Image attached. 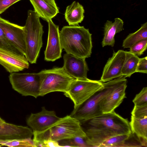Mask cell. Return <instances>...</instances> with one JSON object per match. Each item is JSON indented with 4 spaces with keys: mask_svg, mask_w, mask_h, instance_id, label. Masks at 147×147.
<instances>
[{
    "mask_svg": "<svg viewBox=\"0 0 147 147\" xmlns=\"http://www.w3.org/2000/svg\"><path fill=\"white\" fill-rule=\"evenodd\" d=\"M40 17L34 11L29 10L24 26L25 32L26 53L25 56L31 64L36 63L42 46L44 32Z\"/></svg>",
    "mask_w": 147,
    "mask_h": 147,
    "instance_id": "cell-5",
    "label": "cell"
},
{
    "mask_svg": "<svg viewBox=\"0 0 147 147\" xmlns=\"http://www.w3.org/2000/svg\"><path fill=\"white\" fill-rule=\"evenodd\" d=\"M63 67L70 76L77 79H86L88 68L85 59L65 53L63 56Z\"/></svg>",
    "mask_w": 147,
    "mask_h": 147,
    "instance_id": "cell-14",
    "label": "cell"
},
{
    "mask_svg": "<svg viewBox=\"0 0 147 147\" xmlns=\"http://www.w3.org/2000/svg\"><path fill=\"white\" fill-rule=\"evenodd\" d=\"M136 72L147 73V57L139 59Z\"/></svg>",
    "mask_w": 147,
    "mask_h": 147,
    "instance_id": "cell-30",
    "label": "cell"
},
{
    "mask_svg": "<svg viewBox=\"0 0 147 147\" xmlns=\"http://www.w3.org/2000/svg\"><path fill=\"white\" fill-rule=\"evenodd\" d=\"M34 11L42 19L47 22L59 13L57 8L44 0H29Z\"/></svg>",
    "mask_w": 147,
    "mask_h": 147,
    "instance_id": "cell-18",
    "label": "cell"
},
{
    "mask_svg": "<svg viewBox=\"0 0 147 147\" xmlns=\"http://www.w3.org/2000/svg\"><path fill=\"white\" fill-rule=\"evenodd\" d=\"M60 147H89L87 143L86 138L76 137L58 141Z\"/></svg>",
    "mask_w": 147,
    "mask_h": 147,
    "instance_id": "cell-25",
    "label": "cell"
},
{
    "mask_svg": "<svg viewBox=\"0 0 147 147\" xmlns=\"http://www.w3.org/2000/svg\"><path fill=\"white\" fill-rule=\"evenodd\" d=\"M21 0H0V14L4 12L11 6Z\"/></svg>",
    "mask_w": 147,
    "mask_h": 147,
    "instance_id": "cell-31",
    "label": "cell"
},
{
    "mask_svg": "<svg viewBox=\"0 0 147 147\" xmlns=\"http://www.w3.org/2000/svg\"><path fill=\"white\" fill-rule=\"evenodd\" d=\"M32 136V130L28 127L6 122L0 124V140L31 138Z\"/></svg>",
    "mask_w": 147,
    "mask_h": 147,
    "instance_id": "cell-16",
    "label": "cell"
},
{
    "mask_svg": "<svg viewBox=\"0 0 147 147\" xmlns=\"http://www.w3.org/2000/svg\"><path fill=\"white\" fill-rule=\"evenodd\" d=\"M55 7H58L57 5L55 0H44Z\"/></svg>",
    "mask_w": 147,
    "mask_h": 147,
    "instance_id": "cell-33",
    "label": "cell"
},
{
    "mask_svg": "<svg viewBox=\"0 0 147 147\" xmlns=\"http://www.w3.org/2000/svg\"><path fill=\"white\" fill-rule=\"evenodd\" d=\"M42 77L41 71L38 73H11L9 76L13 88L22 96H30L36 98L39 96Z\"/></svg>",
    "mask_w": 147,
    "mask_h": 147,
    "instance_id": "cell-8",
    "label": "cell"
},
{
    "mask_svg": "<svg viewBox=\"0 0 147 147\" xmlns=\"http://www.w3.org/2000/svg\"><path fill=\"white\" fill-rule=\"evenodd\" d=\"M132 101L134 106H141L147 104V87H144L136 95Z\"/></svg>",
    "mask_w": 147,
    "mask_h": 147,
    "instance_id": "cell-28",
    "label": "cell"
},
{
    "mask_svg": "<svg viewBox=\"0 0 147 147\" xmlns=\"http://www.w3.org/2000/svg\"><path fill=\"white\" fill-rule=\"evenodd\" d=\"M0 27L12 44L25 56L26 47L24 26L11 23L0 17Z\"/></svg>",
    "mask_w": 147,
    "mask_h": 147,
    "instance_id": "cell-9",
    "label": "cell"
},
{
    "mask_svg": "<svg viewBox=\"0 0 147 147\" xmlns=\"http://www.w3.org/2000/svg\"><path fill=\"white\" fill-rule=\"evenodd\" d=\"M147 48V38L142 40L136 43L129 48V52L138 56L143 54Z\"/></svg>",
    "mask_w": 147,
    "mask_h": 147,
    "instance_id": "cell-27",
    "label": "cell"
},
{
    "mask_svg": "<svg viewBox=\"0 0 147 147\" xmlns=\"http://www.w3.org/2000/svg\"><path fill=\"white\" fill-rule=\"evenodd\" d=\"M0 49L8 50L17 54L22 55L7 39L4 32L0 27Z\"/></svg>",
    "mask_w": 147,
    "mask_h": 147,
    "instance_id": "cell-26",
    "label": "cell"
},
{
    "mask_svg": "<svg viewBox=\"0 0 147 147\" xmlns=\"http://www.w3.org/2000/svg\"><path fill=\"white\" fill-rule=\"evenodd\" d=\"M103 86V82L100 80H92L88 78L75 79L64 93L73 102L74 109H75Z\"/></svg>",
    "mask_w": 147,
    "mask_h": 147,
    "instance_id": "cell-7",
    "label": "cell"
},
{
    "mask_svg": "<svg viewBox=\"0 0 147 147\" xmlns=\"http://www.w3.org/2000/svg\"><path fill=\"white\" fill-rule=\"evenodd\" d=\"M126 78L116 86L107 96L103 98L99 104L100 110L103 113L114 111L126 98L125 90L127 87Z\"/></svg>",
    "mask_w": 147,
    "mask_h": 147,
    "instance_id": "cell-13",
    "label": "cell"
},
{
    "mask_svg": "<svg viewBox=\"0 0 147 147\" xmlns=\"http://www.w3.org/2000/svg\"><path fill=\"white\" fill-rule=\"evenodd\" d=\"M42 77L39 96L54 92H65L72 82L75 79L70 76L63 67H55L41 71Z\"/></svg>",
    "mask_w": 147,
    "mask_h": 147,
    "instance_id": "cell-6",
    "label": "cell"
},
{
    "mask_svg": "<svg viewBox=\"0 0 147 147\" xmlns=\"http://www.w3.org/2000/svg\"><path fill=\"white\" fill-rule=\"evenodd\" d=\"M49 31L46 48L45 51V59L54 61L61 57L63 49L61 44L58 26L55 25L52 20L47 22Z\"/></svg>",
    "mask_w": 147,
    "mask_h": 147,
    "instance_id": "cell-11",
    "label": "cell"
},
{
    "mask_svg": "<svg viewBox=\"0 0 147 147\" xmlns=\"http://www.w3.org/2000/svg\"><path fill=\"white\" fill-rule=\"evenodd\" d=\"M125 78V76H122L106 82H103L102 88L76 109H74L70 115L80 122L101 115L103 113L99 108V104L100 101Z\"/></svg>",
    "mask_w": 147,
    "mask_h": 147,
    "instance_id": "cell-4",
    "label": "cell"
},
{
    "mask_svg": "<svg viewBox=\"0 0 147 147\" xmlns=\"http://www.w3.org/2000/svg\"><path fill=\"white\" fill-rule=\"evenodd\" d=\"M42 147H60L58 141L48 139L44 141L41 145Z\"/></svg>",
    "mask_w": 147,
    "mask_h": 147,
    "instance_id": "cell-32",
    "label": "cell"
},
{
    "mask_svg": "<svg viewBox=\"0 0 147 147\" xmlns=\"http://www.w3.org/2000/svg\"><path fill=\"white\" fill-rule=\"evenodd\" d=\"M140 58L129 51H126L125 60L121 70V76L130 77L136 72Z\"/></svg>",
    "mask_w": 147,
    "mask_h": 147,
    "instance_id": "cell-21",
    "label": "cell"
},
{
    "mask_svg": "<svg viewBox=\"0 0 147 147\" xmlns=\"http://www.w3.org/2000/svg\"><path fill=\"white\" fill-rule=\"evenodd\" d=\"M131 114L132 116L136 118L147 117V104L141 106H134Z\"/></svg>",
    "mask_w": 147,
    "mask_h": 147,
    "instance_id": "cell-29",
    "label": "cell"
},
{
    "mask_svg": "<svg viewBox=\"0 0 147 147\" xmlns=\"http://www.w3.org/2000/svg\"><path fill=\"white\" fill-rule=\"evenodd\" d=\"M83 7L78 2L74 1L67 6L65 13V17L69 26L78 25L84 18Z\"/></svg>",
    "mask_w": 147,
    "mask_h": 147,
    "instance_id": "cell-19",
    "label": "cell"
},
{
    "mask_svg": "<svg viewBox=\"0 0 147 147\" xmlns=\"http://www.w3.org/2000/svg\"><path fill=\"white\" fill-rule=\"evenodd\" d=\"M5 122L4 120L3 119H2L0 117V124H2L4 123Z\"/></svg>",
    "mask_w": 147,
    "mask_h": 147,
    "instance_id": "cell-34",
    "label": "cell"
},
{
    "mask_svg": "<svg viewBox=\"0 0 147 147\" xmlns=\"http://www.w3.org/2000/svg\"><path fill=\"white\" fill-rule=\"evenodd\" d=\"M0 144L11 147H36L31 138L0 140Z\"/></svg>",
    "mask_w": 147,
    "mask_h": 147,
    "instance_id": "cell-23",
    "label": "cell"
},
{
    "mask_svg": "<svg viewBox=\"0 0 147 147\" xmlns=\"http://www.w3.org/2000/svg\"><path fill=\"white\" fill-rule=\"evenodd\" d=\"M60 118L54 111H48L43 107L40 112L31 113L27 119L26 122L33 133H39L48 129Z\"/></svg>",
    "mask_w": 147,
    "mask_h": 147,
    "instance_id": "cell-10",
    "label": "cell"
},
{
    "mask_svg": "<svg viewBox=\"0 0 147 147\" xmlns=\"http://www.w3.org/2000/svg\"><path fill=\"white\" fill-rule=\"evenodd\" d=\"M32 139L36 147H41L42 142L48 139L59 141L80 137L86 138L80 121L70 115L60 119L46 130L33 133Z\"/></svg>",
    "mask_w": 147,
    "mask_h": 147,
    "instance_id": "cell-3",
    "label": "cell"
},
{
    "mask_svg": "<svg viewBox=\"0 0 147 147\" xmlns=\"http://www.w3.org/2000/svg\"><path fill=\"white\" fill-rule=\"evenodd\" d=\"M1 146H1V145L0 144V147H1Z\"/></svg>",
    "mask_w": 147,
    "mask_h": 147,
    "instance_id": "cell-35",
    "label": "cell"
},
{
    "mask_svg": "<svg viewBox=\"0 0 147 147\" xmlns=\"http://www.w3.org/2000/svg\"><path fill=\"white\" fill-rule=\"evenodd\" d=\"M147 38V23L141 25L140 28L136 32L129 34L123 40L122 47L124 48H130L138 42Z\"/></svg>",
    "mask_w": 147,
    "mask_h": 147,
    "instance_id": "cell-22",
    "label": "cell"
},
{
    "mask_svg": "<svg viewBox=\"0 0 147 147\" xmlns=\"http://www.w3.org/2000/svg\"><path fill=\"white\" fill-rule=\"evenodd\" d=\"M131 134L121 135L111 137L104 142L99 147L122 146Z\"/></svg>",
    "mask_w": 147,
    "mask_h": 147,
    "instance_id": "cell-24",
    "label": "cell"
},
{
    "mask_svg": "<svg viewBox=\"0 0 147 147\" xmlns=\"http://www.w3.org/2000/svg\"><path fill=\"white\" fill-rule=\"evenodd\" d=\"M89 147H99L111 137L132 132L127 119L115 111L80 122Z\"/></svg>",
    "mask_w": 147,
    "mask_h": 147,
    "instance_id": "cell-1",
    "label": "cell"
},
{
    "mask_svg": "<svg viewBox=\"0 0 147 147\" xmlns=\"http://www.w3.org/2000/svg\"><path fill=\"white\" fill-rule=\"evenodd\" d=\"M123 22L119 18H116L113 22L107 20L105 24L104 29V37L102 45L103 47L106 46L113 47L115 42V34L124 30Z\"/></svg>",
    "mask_w": 147,
    "mask_h": 147,
    "instance_id": "cell-17",
    "label": "cell"
},
{
    "mask_svg": "<svg viewBox=\"0 0 147 147\" xmlns=\"http://www.w3.org/2000/svg\"><path fill=\"white\" fill-rule=\"evenodd\" d=\"M129 125L131 132L137 136L141 144L147 147V117L138 118L131 116Z\"/></svg>",
    "mask_w": 147,
    "mask_h": 147,
    "instance_id": "cell-20",
    "label": "cell"
},
{
    "mask_svg": "<svg viewBox=\"0 0 147 147\" xmlns=\"http://www.w3.org/2000/svg\"><path fill=\"white\" fill-rule=\"evenodd\" d=\"M126 51L121 50L117 52L113 51L112 56L109 58L105 65L100 80L105 82L121 76L122 68L125 60Z\"/></svg>",
    "mask_w": 147,
    "mask_h": 147,
    "instance_id": "cell-12",
    "label": "cell"
},
{
    "mask_svg": "<svg viewBox=\"0 0 147 147\" xmlns=\"http://www.w3.org/2000/svg\"><path fill=\"white\" fill-rule=\"evenodd\" d=\"M92 35L88 29L77 25L64 26L59 31L61 46L66 53L85 59L92 53Z\"/></svg>",
    "mask_w": 147,
    "mask_h": 147,
    "instance_id": "cell-2",
    "label": "cell"
},
{
    "mask_svg": "<svg viewBox=\"0 0 147 147\" xmlns=\"http://www.w3.org/2000/svg\"><path fill=\"white\" fill-rule=\"evenodd\" d=\"M0 64L10 73L18 72L29 67L26 57L0 49Z\"/></svg>",
    "mask_w": 147,
    "mask_h": 147,
    "instance_id": "cell-15",
    "label": "cell"
}]
</instances>
